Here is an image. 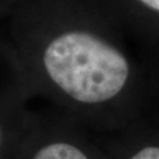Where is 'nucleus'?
<instances>
[{"instance_id": "nucleus-2", "label": "nucleus", "mask_w": 159, "mask_h": 159, "mask_svg": "<svg viewBox=\"0 0 159 159\" xmlns=\"http://www.w3.org/2000/svg\"><path fill=\"white\" fill-rule=\"evenodd\" d=\"M33 159H88L77 147L68 143H52L44 146L34 154Z\"/></svg>"}, {"instance_id": "nucleus-3", "label": "nucleus", "mask_w": 159, "mask_h": 159, "mask_svg": "<svg viewBox=\"0 0 159 159\" xmlns=\"http://www.w3.org/2000/svg\"><path fill=\"white\" fill-rule=\"evenodd\" d=\"M131 159H159V147L157 146L145 147L138 154H135Z\"/></svg>"}, {"instance_id": "nucleus-5", "label": "nucleus", "mask_w": 159, "mask_h": 159, "mask_svg": "<svg viewBox=\"0 0 159 159\" xmlns=\"http://www.w3.org/2000/svg\"><path fill=\"white\" fill-rule=\"evenodd\" d=\"M3 130H2V126H0V147H2V145H3Z\"/></svg>"}, {"instance_id": "nucleus-1", "label": "nucleus", "mask_w": 159, "mask_h": 159, "mask_svg": "<svg viewBox=\"0 0 159 159\" xmlns=\"http://www.w3.org/2000/svg\"><path fill=\"white\" fill-rule=\"evenodd\" d=\"M43 64L60 89L84 103L109 101L122 90L129 77L125 56L86 32H66L52 40Z\"/></svg>"}, {"instance_id": "nucleus-4", "label": "nucleus", "mask_w": 159, "mask_h": 159, "mask_svg": "<svg viewBox=\"0 0 159 159\" xmlns=\"http://www.w3.org/2000/svg\"><path fill=\"white\" fill-rule=\"evenodd\" d=\"M143 4H146L147 7H150L151 9H155L159 12V0H141Z\"/></svg>"}]
</instances>
